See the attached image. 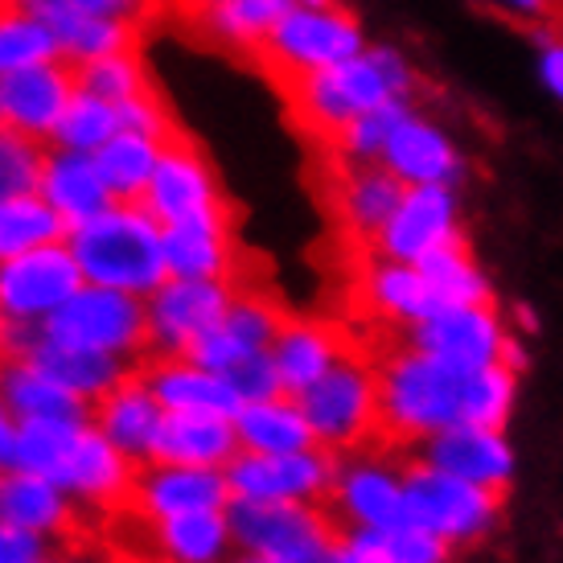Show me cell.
Returning a JSON list of instances; mask_svg holds the SVG:
<instances>
[{
    "instance_id": "836d02e7",
    "label": "cell",
    "mask_w": 563,
    "mask_h": 563,
    "mask_svg": "<svg viewBox=\"0 0 563 563\" xmlns=\"http://www.w3.org/2000/svg\"><path fill=\"white\" fill-rule=\"evenodd\" d=\"M161 148L165 141L148 136V132H132V128L115 132L103 148H95V165L103 173L115 202H144L148 181L161 165Z\"/></svg>"
},
{
    "instance_id": "cb8c5ba5",
    "label": "cell",
    "mask_w": 563,
    "mask_h": 563,
    "mask_svg": "<svg viewBox=\"0 0 563 563\" xmlns=\"http://www.w3.org/2000/svg\"><path fill=\"white\" fill-rule=\"evenodd\" d=\"M16 4H25L46 21L70 66L95 63V58H108V54H124V49H141V25H132V21L79 13L63 0H16Z\"/></svg>"
},
{
    "instance_id": "9a60e30c",
    "label": "cell",
    "mask_w": 563,
    "mask_h": 563,
    "mask_svg": "<svg viewBox=\"0 0 563 563\" xmlns=\"http://www.w3.org/2000/svg\"><path fill=\"white\" fill-rule=\"evenodd\" d=\"M165 239V264L177 280H235L239 284V247H235V214L231 206L202 210L161 227Z\"/></svg>"
},
{
    "instance_id": "f546056e",
    "label": "cell",
    "mask_w": 563,
    "mask_h": 563,
    "mask_svg": "<svg viewBox=\"0 0 563 563\" xmlns=\"http://www.w3.org/2000/svg\"><path fill=\"white\" fill-rule=\"evenodd\" d=\"M383 165L399 173L407 186H453L461 177V157L456 148L444 141V132L437 124L420 120L416 111L399 120L387 144H383Z\"/></svg>"
},
{
    "instance_id": "44dd1931",
    "label": "cell",
    "mask_w": 563,
    "mask_h": 563,
    "mask_svg": "<svg viewBox=\"0 0 563 563\" xmlns=\"http://www.w3.org/2000/svg\"><path fill=\"white\" fill-rule=\"evenodd\" d=\"M456 235L453 194L449 186H407L404 202L378 239V255L399 264H420L432 247Z\"/></svg>"
},
{
    "instance_id": "7c38bea8",
    "label": "cell",
    "mask_w": 563,
    "mask_h": 563,
    "mask_svg": "<svg viewBox=\"0 0 563 563\" xmlns=\"http://www.w3.org/2000/svg\"><path fill=\"white\" fill-rule=\"evenodd\" d=\"M227 501H231L227 470L148 461V465H136V473H132L124 510H136V515L161 522V518L198 515V510H227Z\"/></svg>"
},
{
    "instance_id": "ba28073f",
    "label": "cell",
    "mask_w": 563,
    "mask_h": 563,
    "mask_svg": "<svg viewBox=\"0 0 563 563\" xmlns=\"http://www.w3.org/2000/svg\"><path fill=\"white\" fill-rule=\"evenodd\" d=\"M325 173L329 214H333L338 231H342L350 260L378 255V239H383L387 222L395 219V210L404 202L407 181L399 173L387 169L383 161L325 157Z\"/></svg>"
},
{
    "instance_id": "2e32d148",
    "label": "cell",
    "mask_w": 563,
    "mask_h": 563,
    "mask_svg": "<svg viewBox=\"0 0 563 563\" xmlns=\"http://www.w3.org/2000/svg\"><path fill=\"white\" fill-rule=\"evenodd\" d=\"M75 66L66 58H49L37 66H21L0 75V124L25 132L33 141L54 136V128L63 120L66 103L75 99Z\"/></svg>"
},
{
    "instance_id": "ffe728a7",
    "label": "cell",
    "mask_w": 563,
    "mask_h": 563,
    "mask_svg": "<svg viewBox=\"0 0 563 563\" xmlns=\"http://www.w3.org/2000/svg\"><path fill=\"white\" fill-rule=\"evenodd\" d=\"M132 473H136V465L91 423L79 437L75 453H70V461L63 465L54 485H63L79 506L120 510L128 501V489H132Z\"/></svg>"
},
{
    "instance_id": "f907efd6",
    "label": "cell",
    "mask_w": 563,
    "mask_h": 563,
    "mask_svg": "<svg viewBox=\"0 0 563 563\" xmlns=\"http://www.w3.org/2000/svg\"><path fill=\"white\" fill-rule=\"evenodd\" d=\"M231 563H288V560H272V555H243V551H239Z\"/></svg>"
},
{
    "instance_id": "5bb4252c",
    "label": "cell",
    "mask_w": 563,
    "mask_h": 563,
    "mask_svg": "<svg viewBox=\"0 0 563 563\" xmlns=\"http://www.w3.org/2000/svg\"><path fill=\"white\" fill-rule=\"evenodd\" d=\"M141 206L161 227H169L177 219L202 214V210H219V206L231 202H227V194H222L206 153L177 128L165 141V148H161V165L153 173V181H148V194H144Z\"/></svg>"
},
{
    "instance_id": "60d3db41",
    "label": "cell",
    "mask_w": 563,
    "mask_h": 563,
    "mask_svg": "<svg viewBox=\"0 0 563 563\" xmlns=\"http://www.w3.org/2000/svg\"><path fill=\"white\" fill-rule=\"evenodd\" d=\"M46 141H33L16 128L0 124V198L37 194L46 169Z\"/></svg>"
},
{
    "instance_id": "4316f807",
    "label": "cell",
    "mask_w": 563,
    "mask_h": 563,
    "mask_svg": "<svg viewBox=\"0 0 563 563\" xmlns=\"http://www.w3.org/2000/svg\"><path fill=\"white\" fill-rule=\"evenodd\" d=\"M0 522L49 534V539H63V534H75L79 501L70 498L63 485L49 482V477L4 470L0 473Z\"/></svg>"
},
{
    "instance_id": "603a6c76",
    "label": "cell",
    "mask_w": 563,
    "mask_h": 563,
    "mask_svg": "<svg viewBox=\"0 0 563 563\" xmlns=\"http://www.w3.org/2000/svg\"><path fill=\"white\" fill-rule=\"evenodd\" d=\"M161 420H165V407L157 404V395L148 391V383L141 378V371H132L115 391L103 395V399L95 404V428H99L132 465H148V461H153Z\"/></svg>"
},
{
    "instance_id": "bcb514c9",
    "label": "cell",
    "mask_w": 563,
    "mask_h": 563,
    "mask_svg": "<svg viewBox=\"0 0 563 563\" xmlns=\"http://www.w3.org/2000/svg\"><path fill=\"white\" fill-rule=\"evenodd\" d=\"M54 551V539L25 527H9L0 522V563H33Z\"/></svg>"
},
{
    "instance_id": "4dcf8cb0",
    "label": "cell",
    "mask_w": 563,
    "mask_h": 563,
    "mask_svg": "<svg viewBox=\"0 0 563 563\" xmlns=\"http://www.w3.org/2000/svg\"><path fill=\"white\" fill-rule=\"evenodd\" d=\"M0 399L13 411V420H75L95 423V404L70 395L46 378L33 362L0 354Z\"/></svg>"
},
{
    "instance_id": "f6af8a7d",
    "label": "cell",
    "mask_w": 563,
    "mask_h": 563,
    "mask_svg": "<svg viewBox=\"0 0 563 563\" xmlns=\"http://www.w3.org/2000/svg\"><path fill=\"white\" fill-rule=\"evenodd\" d=\"M333 563H399V560H395V551L387 548V539H383L375 527H354V531L342 539Z\"/></svg>"
},
{
    "instance_id": "8d00e7d4",
    "label": "cell",
    "mask_w": 563,
    "mask_h": 563,
    "mask_svg": "<svg viewBox=\"0 0 563 563\" xmlns=\"http://www.w3.org/2000/svg\"><path fill=\"white\" fill-rule=\"evenodd\" d=\"M87 428L91 423H75V420H16L13 470L58 482V473L70 461V453H75V444H79V437Z\"/></svg>"
},
{
    "instance_id": "7bdbcfd3",
    "label": "cell",
    "mask_w": 563,
    "mask_h": 563,
    "mask_svg": "<svg viewBox=\"0 0 563 563\" xmlns=\"http://www.w3.org/2000/svg\"><path fill=\"white\" fill-rule=\"evenodd\" d=\"M222 375H227V383L235 387V395L243 404H260V399L284 395V378H280V366H276V354H272V350H260V354L235 362V366L222 371Z\"/></svg>"
},
{
    "instance_id": "e0dca14e",
    "label": "cell",
    "mask_w": 563,
    "mask_h": 563,
    "mask_svg": "<svg viewBox=\"0 0 563 563\" xmlns=\"http://www.w3.org/2000/svg\"><path fill=\"white\" fill-rule=\"evenodd\" d=\"M173 13L189 21V30L202 33L210 46L231 49L251 58L264 46L267 30L280 21L297 0H165Z\"/></svg>"
},
{
    "instance_id": "d6a6232c",
    "label": "cell",
    "mask_w": 563,
    "mask_h": 563,
    "mask_svg": "<svg viewBox=\"0 0 563 563\" xmlns=\"http://www.w3.org/2000/svg\"><path fill=\"white\" fill-rule=\"evenodd\" d=\"M235 428L243 440V453H305L317 449L313 423L305 420V411L292 395H276V399H260V404H243L235 411Z\"/></svg>"
},
{
    "instance_id": "ac0fdd59",
    "label": "cell",
    "mask_w": 563,
    "mask_h": 563,
    "mask_svg": "<svg viewBox=\"0 0 563 563\" xmlns=\"http://www.w3.org/2000/svg\"><path fill=\"white\" fill-rule=\"evenodd\" d=\"M407 342L437 354L456 366H489L501 358L506 345V329L498 321V305H461V309H444L432 321L404 329Z\"/></svg>"
},
{
    "instance_id": "7402d4cb",
    "label": "cell",
    "mask_w": 563,
    "mask_h": 563,
    "mask_svg": "<svg viewBox=\"0 0 563 563\" xmlns=\"http://www.w3.org/2000/svg\"><path fill=\"white\" fill-rule=\"evenodd\" d=\"M239 453H243V440H239L235 416H219V411H165L153 461L227 470Z\"/></svg>"
},
{
    "instance_id": "f5cc1de1",
    "label": "cell",
    "mask_w": 563,
    "mask_h": 563,
    "mask_svg": "<svg viewBox=\"0 0 563 563\" xmlns=\"http://www.w3.org/2000/svg\"><path fill=\"white\" fill-rule=\"evenodd\" d=\"M33 563H63V560H54V555H42V560H33Z\"/></svg>"
},
{
    "instance_id": "484cf974",
    "label": "cell",
    "mask_w": 563,
    "mask_h": 563,
    "mask_svg": "<svg viewBox=\"0 0 563 563\" xmlns=\"http://www.w3.org/2000/svg\"><path fill=\"white\" fill-rule=\"evenodd\" d=\"M141 378L148 383V391L157 395V404L165 411H219V416H235L243 399L235 387L227 383V375L206 371L189 358H144Z\"/></svg>"
},
{
    "instance_id": "816d5d0a",
    "label": "cell",
    "mask_w": 563,
    "mask_h": 563,
    "mask_svg": "<svg viewBox=\"0 0 563 563\" xmlns=\"http://www.w3.org/2000/svg\"><path fill=\"white\" fill-rule=\"evenodd\" d=\"M297 4H313V9H333L338 0H297Z\"/></svg>"
},
{
    "instance_id": "74e56055",
    "label": "cell",
    "mask_w": 563,
    "mask_h": 563,
    "mask_svg": "<svg viewBox=\"0 0 563 563\" xmlns=\"http://www.w3.org/2000/svg\"><path fill=\"white\" fill-rule=\"evenodd\" d=\"M49 58H63L54 30L25 4L0 0V75L49 63Z\"/></svg>"
},
{
    "instance_id": "d590c367",
    "label": "cell",
    "mask_w": 563,
    "mask_h": 563,
    "mask_svg": "<svg viewBox=\"0 0 563 563\" xmlns=\"http://www.w3.org/2000/svg\"><path fill=\"white\" fill-rule=\"evenodd\" d=\"M66 219L42 194H21V198H0V264L16 260L33 247L63 243Z\"/></svg>"
},
{
    "instance_id": "3957f363",
    "label": "cell",
    "mask_w": 563,
    "mask_h": 563,
    "mask_svg": "<svg viewBox=\"0 0 563 563\" xmlns=\"http://www.w3.org/2000/svg\"><path fill=\"white\" fill-rule=\"evenodd\" d=\"M297 404L305 411V420L313 423L317 444L329 453H391L387 440H383L375 358L358 338L309 391L297 395Z\"/></svg>"
},
{
    "instance_id": "52a82bcc",
    "label": "cell",
    "mask_w": 563,
    "mask_h": 563,
    "mask_svg": "<svg viewBox=\"0 0 563 563\" xmlns=\"http://www.w3.org/2000/svg\"><path fill=\"white\" fill-rule=\"evenodd\" d=\"M46 338L79 350H99L141 366L148 358V305L144 297L82 284L58 313L46 317Z\"/></svg>"
},
{
    "instance_id": "f1b7e54d",
    "label": "cell",
    "mask_w": 563,
    "mask_h": 563,
    "mask_svg": "<svg viewBox=\"0 0 563 563\" xmlns=\"http://www.w3.org/2000/svg\"><path fill=\"white\" fill-rule=\"evenodd\" d=\"M37 194L63 214L66 227H79L115 202L103 173L95 165V153H75V148H58V144L46 148V169H42Z\"/></svg>"
},
{
    "instance_id": "ab89813d",
    "label": "cell",
    "mask_w": 563,
    "mask_h": 563,
    "mask_svg": "<svg viewBox=\"0 0 563 563\" xmlns=\"http://www.w3.org/2000/svg\"><path fill=\"white\" fill-rule=\"evenodd\" d=\"M75 82H79V91H91L108 103H124V99L157 91L141 63V49H124V54H108V58L75 66Z\"/></svg>"
},
{
    "instance_id": "c3c4849f",
    "label": "cell",
    "mask_w": 563,
    "mask_h": 563,
    "mask_svg": "<svg viewBox=\"0 0 563 563\" xmlns=\"http://www.w3.org/2000/svg\"><path fill=\"white\" fill-rule=\"evenodd\" d=\"M13 437H16V420L13 411L0 399V470H13Z\"/></svg>"
},
{
    "instance_id": "277c9868",
    "label": "cell",
    "mask_w": 563,
    "mask_h": 563,
    "mask_svg": "<svg viewBox=\"0 0 563 563\" xmlns=\"http://www.w3.org/2000/svg\"><path fill=\"white\" fill-rule=\"evenodd\" d=\"M227 522L235 534V551L272 555L288 563H333L342 539L354 527L329 501H227Z\"/></svg>"
},
{
    "instance_id": "1f68e13d",
    "label": "cell",
    "mask_w": 563,
    "mask_h": 563,
    "mask_svg": "<svg viewBox=\"0 0 563 563\" xmlns=\"http://www.w3.org/2000/svg\"><path fill=\"white\" fill-rule=\"evenodd\" d=\"M144 518V515H141ZM157 563H231L239 555L227 510H198L177 518H144Z\"/></svg>"
},
{
    "instance_id": "6da1fadb",
    "label": "cell",
    "mask_w": 563,
    "mask_h": 563,
    "mask_svg": "<svg viewBox=\"0 0 563 563\" xmlns=\"http://www.w3.org/2000/svg\"><path fill=\"white\" fill-rule=\"evenodd\" d=\"M416 91H420V79L395 49H362L354 58L329 66V70H313V75L280 82V95L288 99L297 128L321 144V153L342 136V128L350 120H358L362 111L378 108L387 99L416 103Z\"/></svg>"
},
{
    "instance_id": "f35d334b",
    "label": "cell",
    "mask_w": 563,
    "mask_h": 563,
    "mask_svg": "<svg viewBox=\"0 0 563 563\" xmlns=\"http://www.w3.org/2000/svg\"><path fill=\"white\" fill-rule=\"evenodd\" d=\"M124 132V120H120V103H108L91 91H75V99L66 103L63 120L54 128L49 144L58 148H75V153H95L103 144Z\"/></svg>"
},
{
    "instance_id": "7a4b0ae2",
    "label": "cell",
    "mask_w": 563,
    "mask_h": 563,
    "mask_svg": "<svg viewBox=\"0 0 563 563\" xmlns=\"http://www.w3.org/2000/svg\"><path fill=\"white\" fill-rule=\"evenodd\" d=\"M66 247L79 260L87 284L153 297L169 280L161 222L141 202H111L103 214L66 231Z\"/></svg>"
},
{
    "instance_id": "d4e9b609",
    "label": "cell",
    "mask_w": 563,
    "mask_h": 563,
    "mask_svg": "<svg viewBox=\"0 0 563 563\" xmlns=\"http://www.w3.org/2000/svg\"><path fill=\"white\" fill-rule=\"evenodd\" d=\"M21 358L33 362L42 375L54 378V383L66 387L70 395L87 399V404H99L103 395H111L132 371H136L132 362L115 358V354H99V350H79V345L54 342V338H46V329H42V338H37Z\"/></svg>"
},
{
    "instance_id": "8fae6325",
    "label": "cell",
    "mask_w": 563,
    "mask_h": 563,
    "mask_svg": "<svg viewBox=\"0 0 563 563\" xmlns=\"http://www.w3.org/2000/svg\"><path fill=\"white\" fill-rule=\"evenodd\" d=\"M342 456L329 449H305V453H239L227 465V482L235 498L260 501H329L338 485Z\"/></svg>"
},
{
    "instance_id": "7dc6e473",
    "label": "cell",
    "mask_w": 563,
    "mask_h": 563,
    "mask_svg": "<svg viewBox=\"0 0 563 563\" xmlns=\"http://www.w3.org/2000/svg\"><path fill=\"white\" fill-rule=\"evenodd\" d=\"M70 9L91 16H111V21H132V25H144L148 16L157 13L165 0H63Z\"/></svg>"
},
{
    "instance_id": "db71d44e",
    "label": "cell",
    "mask_w": 563,
    "mask_h": 563,
    "mask_svg": "<svg viewBox=\"0 0 563 563\" xmlns=\"http://www.w3.org/2000/svg\"><path fill=\"white\" fill-rule=\"evenodd\" d=\"M0 473H4V470H0Z\"/></svg>"
},
{
    "instance_id": "5b68a950",
    "label": "cell",
    "mask_w": 563,
    "mask_h": 563,
    "mask_svg": "<svg viewBox=\"0 0 563 563\" xmlns=\"http://www.w3.org/2000/svg\"><path fill=\"white\" fill-rule=\"evenodd\" d=\"M399 477H404L411 522L437 531L453 548H470V543L485 539L506 510V498H510V485L465 482V477H453L444 470H432L416 453L399 461Z\"/></svg>"
},
{
    "instance_id": "e575fe53",
    "label": "cell",
    "mask_w": 563,
    "mask_h": 563,
    "mask_svg": "<svg viewBox=\"0 0 563 563\" xmlns=\"http://www.w3.org/2000/svg\"><path fill=\"white\" fill-rule=\"evenodd\" d=\"M416 267L428 276V284L437 288L440 300H444L449 309H461V305H498L494 292H489V284H485V276L477 272L470 239L461 235V231L444 239L440 247L428 251Z\"/></svg>"
},
{
    "instance_id": "30bf717a",
    "label": "cell",
    "mask_w": 563,
    "mask_h": 563,
    "mask_svg": "<svg viewBox=\"0 0 563 563\" xmlns=\"http://www.w3.org/2000/svg\"><path fill=\"white\" fill-rule=\"evenodd\" d=\"M235 280H169L161 284L148 305V358H186V350L202 338L210 325H219L222 313L235 300Z\"/></svg>"
},
{
    "instance_id": "ee69618b",
    "label": "cell",
    "mask_w": 563,
    "mask_h": 563,
    "mask_svg": "<svg viewBox=\"0 0 563 563\" xmlns=\"http://www.w3.org/2000/svg\"><path fill=\"white\" fill-rule=\"evenodd\" d=\"M387 539V548L395 551V560L399 563H449L453 560V543L449 539H440L437 531H428L420 522H411V527H395V531H378Z\"/></svg>"
},
{
    "instance_id": "9c48e42d",
    "label": "cell",
    "mask_w": 563,
    "mask_h": 563,
    "mask_svg": "<svg viewBox=\"0 0 563 563\" xmlns=\"http://www.w3.org/2000/svg\"><path fill=\"white\" fill-rule=\"evenodd\" d=\"M79 260L63 243L33 247L16 260L0 264V321H25L46 325L49 313H58L66 300L82 288Z\"/></svg>"
},
{
    "instance_id": "8992f818",
    "label": "cell",
    "mask_w": 563,
    "mask_h": 563,
    "mask_svg": "<svg viewBox=\"0 0 563 563\" xmlns=\"http://www.w3.org/2000/svg\"><path fill=\"white\" fill-rule=\"evenodd\" d=\"M354 54H362V30L342 4H333V9L292 4L267 30L264 46L255 54V66H264L267 79L280 87V82L300 79V75L329 70Z\"/></svg>"
},
{
    "instance_id": "681fc988",
    "label": "cell",
    "mask_w": 563,
    "mask_h": 563,
    "mask_svg": "<svg viewBox=\"0 0 563 563\" xmlns=\"http://www.w3.org/2000/svg\"><path fill=\"white\" fill-rule=\"evenodd\" d=\"M543 79H548L551 91L563 99V42L543 49Z\"/></svg>"
},
{
    "instance_id": "d6986e66",
    "label": "cell",
    "mask_w": 563,
    "mask_h": 563,
    "mask_svg": "<svg viewBox=\"0 0 563 563\" xmlns=\"http://www.w3.org/2000/svg\"><path fill=\"white\" fill-rule=\"evenodd\" d=\"M416 456L428 461L432 470L477 485H510V470H515V456L506 449L501 432L473 428V423H449L432 437H423L416 444Z\"/></svg>"
},
{
    "instance_id": "4fadbf2b",
    "label": "cell",
    "mask_w": 563,
    "mask_h": 563,
    "mask_svg": "<svg viewBox=\"0 0 563 563\" xmlns=\"http://www.w3.org/2000/svg\"><path fill=\"white\" fill-rule=\"evenodd\" d=\"M284 321H288L284 305L276 297H267L264 288H235L231 309L222 313L219 325H210L198 342L189 345L186 358L222 375L235 362L251 358L260 350H272L276 338H280Z\"/></svg>"
},
{
    "instance_id": "83f0119b",
    "label": "cell",
    "mask_w": 563,
    "mask_h": 563,
    "mask_svg": "<svg viewBox=\"0 0 563 563\" xmlns=\"http://www.w3.org/2000/svg\"><path fill=\"white\" fill-rule=\"evenodd\" d=\"M350 345H354V338L342 333V325L309 321V317H288L276 345H272L276 366H280V378H284V395L297 399L300 391H309Z\"/></svg>"
},
{
    "instance_id": "b9f144b4",
    "label": "cell",
    "mask_w": 563,
    "mask_h": 563,
    "mask_svg": "<svg viewBox=\"0 0 563 563\" xmlns=\"http://www.w3.org/2000/svg\"><path fill=\"white\" fill-rule=\"evenodd\" d=\"M473 4L501 25L543 37L548 46L563 42V0H473Z\"/></svg>"
}]
</instances>
